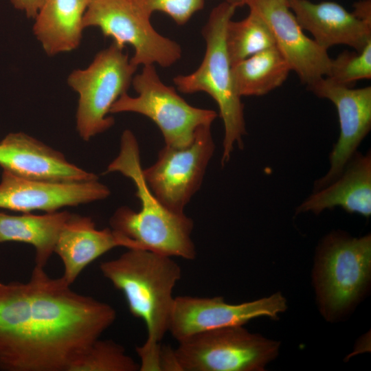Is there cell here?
<instances>
[{
	"instance_id": "cell-1",
	"label": "cell",
	"mask_w": 371,
	"mask_h": 371,
	"mask_svg": "<svg viewBox=\"0 0 371 371\" xmlns=\"http://www.w3.org/2000/svg\"><path fill=\"white\" fill-rule=\"evenodd\" d=\"M115 319L111 305L44 268L26 282L0 280V371H67Z\"/></svg>"
},
{
	"instance_id": "cell-2",
	"label": "cell",
	"mask_w": 371,
	"mask_h": 371,
	"mask_svg": "<svg viewBox=\"0 0 371 371\" xmlns=\"http://www.w3.org/2000/svg\"><path fill=\"white\" fill-rule=\"evenodd\" d=\"M100 270L123 293L130 313L145 323L147 339L135 348L139 370H161V342L168 329L173 289L181 278L180 266L170 256L128 249L118 258L102 262Z\"/></svg>"
},
{
	"instance_id": "cell-3",
	"label": "cell",
	"mask_w": 371,
	"mask_h": 371,
	"mask_svg": "<svg viewBox=\"0 0 371 371\" xmlns=\"http://www.w3.org/2000/svg\"><path fill=\"white\" fill-rule=\"evenodd\" d=\"M119 172L131 179L141 207H119L110 219L111 227L137 243L143 249L159 254L193 260L196 255L191 235L194 223L185 213L172 212L153 194L146 184L139 149L133 132L125 130L118 155L106 173Z\"/></svg>"
},
{
	"instance_id": "cell-4",
	"label": "cell",
	"mask_w": 371,
	"mask_h": 371,
	"mask_svg": "<svg viewBox=\"0 0 371 371\" xmlns=\"http://www.w3.org/2000/svg\"><path fill=\"white\" fill-rule=\"evenodd\" d=\"M238 8L223 1L214 7L202 29L205 52L199 67L187 75H178L173 82L183 93L205 92L216 102L224 125L221 165L230 159L234 146L243 147L246 135L244 105L238 94L225 43L228 22Z\"/></svg>"
},
{
	"instance_id": "cell-5",
	"label": "cell",
	"mask_w": 371,
	"mask_h": 371,
	"mask_svg": "<svg viewBox=\"0 0 371 371\" xmlns=\"http://www.w3.org/2000/svg\"><path fill=\"white\" fill-rule=\"evenodd\" d=\"M137 69L124 48L113 43L99 52L87 67L69 74L67 84L78 95L76 129L83 140L89 141L114 124L109 115L111 108L127 93Z\"/></svg>"
},
{
	"instance_id": "cell-6",
	"label": "cell",
	"mask_w": 371,
	"mask_h": 371,
	"mask_svg": "<svg viewBox=\"0 0 371 371\" xmlns=\"http://www.w3.org/2000/svg\"><path fill=\"white\" fill-rule=\"evenodd\" d=\"M131 85L137 95L122 94L112 105L110 113L131 112L147 117L159 128L166 146H188L198 129L211 126L218 116L215 111L188 104L173 87L161 81L154 65L143 66Z\"/></svg>"
},
{
	"instance_id": "cell-7",
	"label": "cell",
	"mask_w": 371,
	"mask_h": 371,
	"mask_svg": "<svg viewBox=\"0 0 371 371\" xmlns=\"http://www.w3.org/2000/svg\"><path fill=\"white\" fill-rule=\"evenodd\" d=\"M178 343L175 353L180 371L263 370L279 348V342L243 326L210 330Z\"/></svg>"
},
{
	"instance_id": "cell-8",
	"label": "cell",
	"mask_w": 371,
	"mask_h": 371,
	"mask_svg": "<svg viewBox=\"0 0 371 371\" xmlns=\"http://www.w3.org/2000/svg\"><path fill=\"white\" fill-rule=\"evenodd\" d=\"M150 16L133 0H89L83 25L99 28L120 47H133L130 60L137 67L155 64L170 67L181 58V47L158 33Z\"/></svg>"
},
{
	"instance_id": "cell-9",
	"label": "cell",
	"mask_w": 371,
	"mask_h": 371,
	"mask_svg": "<svg viewBox=\"0 0 371 371\" xmlns=\"http://www.w3.org/2000/svg\"><path fill=\"white\" fill-rule=\"evenodd\" d=\"M210 128L211 126L199 128L188 146L165 145L156 161L143 168L148 188L172 212L184 213L185 207L201 186L215 149Z\"/></svg>"
},
{
	"instance_id": "cell-10",
	"label": "cell",
	"mask_w": 371,
	"mask_h": 371,
	"mask_svg": "<svg viewBox=\"0 0 371 371\" xmlns=\"http://www.w3.org/2000/svg\"><path fill=\"white\" fill-rule=\"evenodd\" d=\"M286 309L280 293L253 302L232 304L222 297H175L168 332L178 342L212 329L243 326L251 319L267 316L276 319Z\"/></svg>"
},
{
	"instance_id": "cell-11",
	"label": "cell",
	"mask_w": 371,
	"mask_h": 371,
	"mask_svg": "<svg viewBox=\"0 0 371 371\" xmlns=\"http://www.w3.org/2000/svg\"><path fill=\"white\" fill-rule=\"evenodd\" d=\"M371 236L333 235L322 250L319 286L324 308L337 313L359 295L370 276Z\"/></svg>"
},
{
	"instance_id": "cell-12",
	"label": "cell",
	"mask_w": 371,
	"mask_h": 371,
	"mask_svg": "<svg viewBox=\"0 0 371 371\" xmlns=\"http://www.w3.org/2000/svg\"><path fill=\"white\" fill-rule=\"evenodd\" d=\"M317 97L328 99L335 106L340 133L329 157L326 174L314 184V191L335 180L343 172L347 163L371 128V87L352 89L323 77L308 87Z\"/></svg>"
},
{
	"instance_id": "cell-13",
	"label": "cell",
	"mask_w": 371,
	"mask_h": 371,
	"mask_svg": "<svg viewBox=\"0 0 371 371\" xmlns=\"http://www.w3.org/2000/svg\"><path fill=\"white\" fill-rule=\"evenodd\" d=\"M269 26L275 46L308 87L327 76L331 59L326 49L306 36L286 0H247Z\"/></svg>"
},
{
	"instance_id": "cell-14",
	"label": "cell",
	"mask_w": 371,
	"mask_h": 371,
	"mask_svg": "<svg viewBox=\"0 0 371 371\" xmlns=\"http://www.w3.org/2000/svg\"><path fill=\"white\" fill-rule=\"evenodd\" d=\"M110 194L98 179L50 182L23 178L3 170L0 182V208L22 213L34 210L58 211L102 200Z\"/></svg>"
},
{
	"instance_id": "cell-15",
	"label": "cell",
	"mask_w": 371,
	"mask_h": 371,
	"mask_svg": "<svg viewBox=\"0 0 371 371\" xmlns=\"http://www.w3.org/2000/svg\"><path fill=\"white\" fill-rule=\"evenodd\" d=\"M0 166L19 177L50 182L98 179L96 175L69 162L59 151L23 133L0 142Z\"/></svg>"
},
{
	"instance_id": "cell-16",
	"label": "cell",
	"mask_w": 371,
	"mask_h": 371,
	"mask_svg": "<svg viewBox=\"0 0 371 371\" xmlns=\"http://www.w3.org/2000/svg\"><path fill=\"white\" fill-rule=\"evenodd\" d=\"M118 247L143 249L137 243L111 227L98 229L91 218L71 214L54 248L64 267L61 277L71 285L91 262Z\"/></svg>"
},
{
	"instance_id": "cell-17",
	"label": "cell",
	"mask_w": 371,
	"mask_h": 371,
	"mask_svg": "<svg viewBox=\"0 0 371 371\" xmlns=\"http://www.w3.org/2000/svg\"><path fill=\"white\" fill-rule=\"evenodd\" d=\"M300 25L322 48L345 45L361 51L371 41V25L335 1L286 0Z\"/></svg>"
},
{
	"instance_id": "cell-18",
	"label": "cell",
	"mask_w": 371,
	"mask_h": 371,
	"mask_svg": "<svg viewBox=\"0 0 371 371\" xmlns=\"http://www.w3.org/2000/svg\"><path fill=\"white\" fill-rule=\"evenodd\" d=\"M341 207L348 213L366 217L371 214V154L356 152L343 172L328 186L314 191L297 208L296 213L316 214Z\"/></svg>"
},
{
	"instance_id": "cell-19",
	"label": "cell",
	"mask_w": 371,
	"mask_h": 371,
	"mask_svg": "<svg viewBox=\"0 0 371 371\" xmlns=\"http://www.w3.org/2000/svg\"><path fill=\"white\" fill-rule=\"evenodd\" d=\"M89 0H44L33 32L49 56L71 52L80 44Z\"/></svg>"
},
{
	"instance_id": "cell-20",
	"label": "cell",
	"mask_w": 371,
	"mask_h": 371,
	"mask_svg": "<svg viewBox=\"0 0 371 371\" xmlns=\"http://www.w3.org/2000/svg\"><path fill=\"white\" fill-rule=\"evenodd\" d=\"M67 211L36 215L30 212L11 215L0 212V244L19 242L35 249V265L45 268L54 253L58 235L70 216Z\"/></svg>"
},
{
	"instance_id": "cell-21",
	"label": "cell",
	"mask_w": 371,
	"mask_h": 371,
	"mask_svg": "<svg viewBox=\"0 0 371 371\" xmlns=\"http://www.w3.org/2000/svg\"><path fill=\"white\" fill-rule=\"evenodd\" d=\"M291 69L276 46L255 54L232 66L238 94L261 96L280 87Z\"/></svg>"
},
{
	"instance_id": "cell-22",
	"label": "cell",
	"mask_w": 371,
	"mask_h": 371,
	"mask_svg": "<svg viewBox=\"0 0 371 371\" xmlns=\"http://www.w3.org/2000/svg\"><path fill=\"white\" fill-rule=\"evenodd\" d=\"M240 21L231 19L226 27L225 43L232 65L275 46L273 34L264 19L254 10Z\"/></svg>"
},
{
	"instance_id": "cell-23",
	"label": "cell",
	"mask_w": 371,
	"mask_h": 371,
	"mask_svg": "<svg viewBox=\"0 0 371 371\" xmlns=\"http://www.w3.org/2000/svg\"><path fill=\"white\" fill-rule=\"evenodd\" d=\"M139 363L113 340L93 341L69 365L67 371H137Z\"/></svg>"
},
{
	"instance_id": "cell-24",
	"label": "cell",
	"mask_w": 371,
	"mask_h": 371,
	"mask_svg": "<svg viewBox=\"0 0 371 371\" xmlns=\"http://www.w3.org/2000/svg\"><path fill=\"white\" fill-rule=\"evenodd\" d=\"M334 82L350 87L363 79L371 78V41L358 52L344 51L331 59L327 76Z\"/></svg>"
},
{
	"instance_id": "cell-25",
	"label": "cell",
	"mask_w": 371,
	"mask_h": 371,
	"mask_svg": "<svg viewBox=\"0 0 371 371\" xmlns=\"http://www.w3.org/2000/svg\"><path fill=\"white\" fill-rule=\"evenodd\" d=\"M150 16L161 12L169 16L178 25L186 24L202 10L205 0H133Z\"/></svg>"
},
{
	"instance_id": "cell-26",
	"label": "cell",
	"mask_w": 371,
	"mask_h": 371,
	"mask_svg": "<svg viewBox=\"0 0 371 371\" xmlns=\"http://www.w3.org/2000/svg\"><path fill=\"white\" fill-rule=\"evenodd\" d=\"M13 6L28 18L34 19L44 0H10Z\"/></svg>"
},
{
	"instance_id": "cell-27",
	"label": "cell",
	"mask_w": 371,
	"mask_h": 371,
	"mask_svg": "<svg viewBox=\"0 0 371 371\" xmlns=\"http://www.w3.org/2000/svg\"><path fill=\"white\" fill-rule=\"evenodd\" d=\"M353 14L361 21L371 25V0H359L353 4Z\"/></svg>"
},
{
	"instance_id": "cell-28",
	"label": "cell",
	"mask_w": 371,
	"mask_h": 371,
	"mask_svg": "<svg viewBox=\"0 0 371 371\" xmlns=\"http://www.w3.org/2000/svg\"><path fill=\"white\" fill-rule=\"evenodd\" d=\"M223 1L234 5L238 8L246 5L247 0H223Z\"/></svg>"
}]
</instances>
